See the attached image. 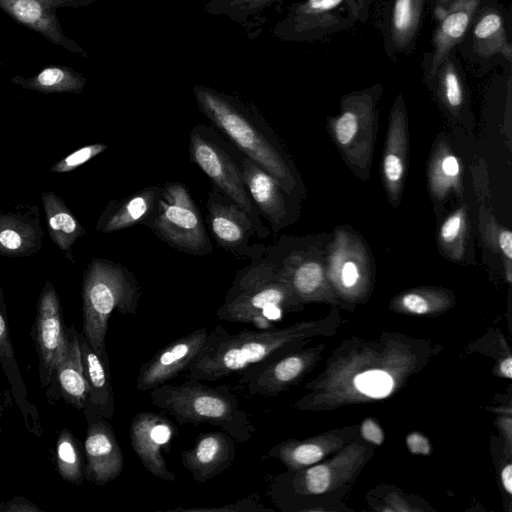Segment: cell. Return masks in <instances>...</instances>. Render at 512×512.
I'll return each mask as SVG.
<instances>
[{
	"label": "cell",
	"mask_w": 512,
	"mask_h": 512,
	"mask_svg": "<svg viewBox=\"0 0 512 512\" xmlns=\"http://www.w3.org/2000/svg\"><path fill=\"white\" fill-rule=\"evenodd\" d=\"M193 93L198 109L226 140L290 194H299V176L284 145L253 103L203 84H195Z\"/></svg>",
	"instance_id": "obj_1"
},
{
	"label": "cell",
	"mask_w": 512,
	"mask_h": 512,
	"mask_svg": "<svg viewBox=\"0 0 512 512\" xmlns=\"http://www.w3.org/2000/svg\"><path fill=\"white\" fill-rule=\"evenodd\" d=\"M323 323L306 321L264 331L242 330L232 334L215 325L206 342L191 361L187 371L190 378L217 381L257 365L271 362L300 349L307 340L320 334Z\"/></svg>",
	"instance_id": "obj_2"
},
{
	"label": "cell",
	"mask_w": 512,
	"mask_h": 512,
	"mask_svg": "<svg viewBox=\"0 0 512 512\" xmlns=\"http://www.w3.org/2000/svg\"><path fill=\"white\" fill-rule=\"evenodd\" d=\"M150 402L180 425H214L240 443L250 441L256 431L227 385L210 387L194 378L178 385L165 383L151 390Z\"/></svg>",
	"instance_id": "obj_3"
},
{
	"label": "cell",
	"mask_w": 512,
	"mask_h": 512,
	"mask_svg": "<svg viewBox=\"0 0 512 512\" xmlns=\"http://www.w3.org/2000/svg\"><path fill=\"white\" fill-rule=\"evenodd\" d=\"M301 302L265 255L238 270L216 315L221 320L267 327Z\"/></svg>",
	"instance_id": "obj_4"
},
{
	"label": "cell",
	"mask_w": 512,
	"mask_h": 512,
	"mask_svg": "<svg viewBox=\"0 0 512 512\" xmlns=\"http://www.w3.org/2000/svg\"><path fill=\"white\" fill-rule=\"evenodd\" d=\"M141 297V286L134 274L104 258H92L82 281L83 335L109 365L105 338L111 314H135Z\"/></svg>",
	"instance_id": "obj_5"
},
{
	"label": "cell",
	"mask_w": 512,
	"mask_h": 512,
	"mask_svg": "<svg viewBox=\"0 0 512 512\" xmlns=\"http://www.w3.org/2000/svg\"><path fill=\"white\" fill-rule=\"evenodd\" d=\"M190 159L206 174L212 186L237 203L251 218L258 238L270 235L246 189L238 161V149L211 126L198 124L189 135Z\"/></svg>",
	"instance_id": "obj_6"
},
{
	"label": "cell",
	"mask_w": 512,
	"mask_h": 512,
	"mask_svg": "<svg viewBox=\"0 0 512 512\" xmlns=\"http://www.w3.org/2000/svg\"><path fill=\"white\" fill-rule=\"evenodd\" d=\"M146 227L182 253L205 256L213 250L201 211L180 182H167L161 187L156 211Z\"/></svg>",
	"instance_id": "obj_7"
},
{
	"label": "cell",
	"mask_w": 512,
	"mask_h": 512,
	"mask_svg": "<svg viewBox=\"0 0 512 512\" xmlns=\"http://www.w3.org/2000/svg\"><path fill=\"white\" fill-rule=\"evenodd\" d=\"M356 21L350 0H302L292 3L272 30L288 42H313L350 29Z\"/></svg>",
	"instance_id": "obj_8"
},
{
	"label": "cell",
	"mask_w": 512,
	"mask_h": 512,
	"mask_svg": "<svg viewBox=\"0 0 512 512\" xmlns=\"http://www.w3.org/2000/svg\"><path fill=\"white\" fill-rule=\"evenodd\" d=\"M207 223L219 248L250 261L265 255L266 246L251 243L258 237L249 215L231 198L214 186L208 192Z\"/></svg>",
	"instance_id": "obj_9"
},
{
	"label": "cell",
	"mask_w": 512,
	"mask_h": 512,
	"mask_svg": "<svg viewBox=\"0 0 512 512\" xmlns=\"http://www.w3.org/2000/svg\"><path fill=\"white\" fill-rule=\"evenodd\" d=\"M364 446L353 443L334 458L277 476L269 494L290 491L296 496L319 495L335 489L358 471L366 455Z\"/></svg>",
	"instance_id": "obj_10"
},
{
	"label": "cell",
	"mask_w": 512,
	"mask_h": 512,
	"mask_svg": "<svg viewBox=\"0 0 512 512\" xmlns=\"http://www.w3.org/2000/svg\"><path fill=\"white\" fill-rule=\"evenodd\" d=\"M96 0H0V9L14 21L45 37L71 53L89 57L88 52L62 30L56 11L79 9Z\"/></svg>",
	"instance_id": "obj_11"
},
{
	"label": "cell",
	"mask_w": 512,
	"mask_h": 512,
	"mask_svg": "<svg viewBox=\"0 0 512 512\" xmlns=\"http://www.w3.org/2000/svg\"><path fill=\"white\" fill-rule=\"evenodd\" d=\"M322 346L297 349L271 362L250 367L240 373L238 383L249 394L275 397L297 384L318 361Z\"/></svg>",
	"instance_id": "obj_12"
},
{
	"label": "cell",
	"mask_w": 512,
	"mask_h": 512,
	"mask_svg": "<svg viewBox=\"0 0 512 512\" xmlns=\"http://www.w3.org/2000/svg\"><path fill=\"white\" fill-rule=\"evenodd\" d=\"M237 157L246 189L261 217L274 232L291 224L297 217L294 195L239 150Z\"/></svg>",
	"instance_id": "obj_13"
},
{
	"label": "cell",
	"mask_w": 512,
	"mask_h": 512,
	"mask_svg": "<svg viewBox=\"0 0 512 512\" xmlns=\"http://www.w3.org/2000/svg\"><path fill=\"white\" fill-rule=\"evenodd\" d=\"M176 428L164 416L154 412H140L131 421V446L145 469L153 476L173 482L176 475L166 464L164 454L171 451Z\"/></svg>",
	"instance_id": "obj_14"
},
{
	"label": "cell",
	"mask_w": 512,
	"mask_h": 512,
	"mask_svg": "<svg viewBox=\"0 0 512 512\" xmlns=\"http://www.w3.org/2000/svg\"><path fill=\"white\" fill-rule=\"evenodd\" d=\"M35 339L42 385H48L68 344L58 294L51 281L44 285L37 303Z\"/></svg>",
	"instance_id": "obj_15"
},
{
	"label": "cell",
	"mask_w": 512,
	"mask_h": 512,
	"mask_svg": "<svg viewBox=\"0 0 512 512\" xmlns=\"http://www.w3.org/2000/svg\"><path fill=\"white\" fill-rule=\"evenodd\" d=\"M85 408L88 420L84 443L87 460L85 473L89 481L104 485L122 473L124 456L107 419L91 407Z\"/></svg>",
	"instance_id": "obj_16"
},
{
	"label": "cell",
	"mask_w": 512,
	"mask_h": 512,
	"mask_svg": "<svg viewBox=\"0 0 512 512\" xmlns=\"http://www.w3.org/2000/svg\"><path fill=\"white\" fill-rule=\"evenodd\" d=\"M207 336V329L201 327L158 350L150 360L140 366L136 380L137 390H152L187 370L203 348Z\"/></svg>",
	"instance_id": "obj_17"
},
{
	"label": "cell",
	"mask_w": 512,
	"mask_h": 512,
	"mask_svg": "<svg viewBox=\"0 0 512 512\" xmlns=\"http://www.w3.org/2000/svg\"><path fill=\"white\" fill-rule=\"evenodd\" d=\"M483 0H452L431 38L432 50L424 54L423 80L432 78L444 59L464 42Z\"/></svg>",
	"instance_id": "obj_18"
},
{
	"label": "cell",
	"mask_w": 512,
	"mask_h": 512,
	"mask_svg": "<svg viewBox=\"0 0 512 512\" xmlns=\"http://www.w3.org/2000/svg\"><path fill=\"white\" fill-rule=\"evenodd\" d=\"M237 441L224 431L200 434L194 446L181 453L182 465L196 482H206L223 473L234 462Z\"/></svg>",
	"instance_id": "obj_19"
},
{
	"label": "cell",
	"mask_w": 512,
	"mask_h": 512,
	"mask_svg": "<svg viewBox=\"0 0 512 512\" xmlns=\"http://www.w3.org/2000/svg\"><path fill=\"white\" fill-rule=\"evenodd\" d=\"M44 230L35 205H17L0 212V255L27 257L42 247Z\"/></svg>",
	"instance_id": "obj_20"
},
{
	"label": "cell",
	"mask_w": 512,
	"mask_h": 512,
	"mask_svg": "<svg viewBox=\"0 0 512 512\" xmlns=\"http://www.w3.org/2000/svg\"><path fill=\"white\" fill-rule=\"evenodd\" d=\"M472 54L478 59L500 55L510 65L512 44L504 9L495 0H483L469 28Z\"/></svg>",
	"instance_id": "obj_21"
},
{
	"label": "cell",
	"mask_w": 512,
	"mask_h": 512,
	"mask_svg": "<svg viewBox=\"0 0 512 512\" xmlns=\"http://www.w3.org/2000/svg\"><path fill=\"white\" fill-rule=\"evenodd\" d=\"M427 0H390L383 21V47L390 58L412 52Z\"/></svg>",
	"instance_id": "obj_22"
},
{
	"label": "cell",
	"mask_w": 512,
	"mask_h": 512,
	"mask_svg": "<svg viewBox=\"0 0 512 512\" xmlns=\"http://www.w3.org/2000/svg\"><path fill=\"white\" fill-rule=\"evenodd\" d=\"M160 193L161 187L156 185L145 187L120 200H110L95 229L107 234L140 224L146 226L156 211Z\"/></svg>",
	"instance_id": "obj_23"
},
{
	"label": "cell",
	"mask_w": 512,
	"mask_h": 512,
	"mask_svg": "<svg viewBox=\"0 0 512 512\" xmlns=\"http://www.w3.org/2000/svg\"><path fill=\"white\" fill-rule=\"evenodd\" d=\"M361 371L353 368L344 376H333L332 380L344 378L345 399H382L389 396L400 383V370H392L391 360H368Z\"/></svg>",
	"instance_id": "obj_24"
},
{
	"label": "cell",
	"mask_w": 512,
	"mask_h": 512,
	"mask_svg": "<svg viewBox=\"0 0 512 512\" xmlns=\"http://www.w3.org/2000/svg\"><path fill=\"white\" fill-rule=\"evenodd\" d=\"M0 364L10 384L14 399L22 412L25 424L30 432L41 431L36 408L30 404L27 390L21 377L19 366L12 347L3 290L0 285Z\"/></svg>",
	"instance_id": "obj_25"
},
{
	"label": "cell",
	"mask_w": 512,
	"mask_h": 512,
	"mask_svg": "<svg viewBox=\"0 0 512 512\" xmlns=\"http://www.w3.org/2000/svg\"><path fill=\"white\" fill-rule=\"evenodd\" d=\"M79 343L88 383L89 396L86 406L94 409L106 419L113 418L115 398L110 380L109 365L93 350L83 334L79 335Z\"/></svg>",
	"instance_id": "obj_26"
},
{
	"label": "cell",
	"mask_w": 512,
	"mask_h": 512,
	"mask_svg": "<svg viewBox=\"0 0 512 512\" xmlns=\"http://www.w3.org/2000/svg\"><path fill=\"white\" fill-rule=\"evenodd\" d=\"M48 234L53 243L71 262H75L72 252L75 242L86 235L85 227L78 221L67 204L56 193L46 191L41 194Z\"/></svg>",
	"instance_id": "obj_27"
},
{
	"label": "cell",
	"mask_w": 512,
	"mask_h": 512,
	"mask_svg": "<svg viewBox=\"0 0 512 512\" xmlns=\"http://www.w3.org/2000/svg\"><path fill=\"white\" fill-rule=\"evenodd\" d=\"M59 386L67 401L77 409L85 408L89 388L84 373L79 334L72 326L68 328L67 348L58 362L55 372Z\"/></svg>",
	"instance_id": "obj_28"
},
{
	"label": "cell",
	"mask_w": 512,
	"mask_h": 512,
	"mask_svg": "<svg viewBox=\"0 0 512 512\" xmlns=\"http://www.w3.org/2000/svg\"><path fill=\"white\" fill-rule=\"evenodd\" d=\"M342 444V439L334 435H320L305 440L290 439L273 446L267 456L278 459L288 470H298L316 464Z\"/></svg>",
	"instance_id": "obj_29"
},
{
	"label": "cell",
	"mask_w": 512,
	"mask_h": 512,
	"mask_svg": "<svg viewBox=\"0 0 512 512\" xmlns=\"http://www.w3.org/2000/svg\"><path fill=\"white\" fill-rule=\"evenodd\" d=\"M390 130L383 160V173L391 193L398 190L405 173V106L398 95L390 117Z\"/></svg>",
	"instance_id": "obj_30"
},
{
	"label": "cell",
	"mask_w": 512,
	"mask_h": 512,
	"mask_svg": "<svg viewBox=\"0 0 512 512\" xmlns=\"http://www.w3.org/2000/svg\"><path fill=\"white\" fill-rule=\"evenodd\" d=\"M12 84L24 89L44 94L73 93L80 94L87 80L80 73L66 65L47 66L30 78L15 75L10 79Z\"/></svg>",
	"instance_id": "obj_31"
},
{
	"label": "cell",
	"mask_w": 512,
	"mask_h": 512,
	"mask_svg": "<svg viewBox=\"0 0 512 512\" xmlns=\"http://www.w3.org/2000/svg\"><path fill=\"white\" fill-rule=\"evenodd\" d=\"M425 83L435 91L449 111L458 113L463 110L466 103V82L454 51L449 53L435 75Z\"/></svg>",
	"instance_id": "obj_32"
},
{
	"label": "cell",
	"mask_w": 512,
	"mask_h": 512,
	"mask_svg": "<svg viewBox=\"0 0 512 512\" xmlns=\"http://www.w3.org/2000/svg\"><path fill=\"white\" fill-rule=\"evenodd\" d=\"M284 0H208L203 5L205 14L226 16L244 25L248 18Z\"/></svg>",
	"instance_id": "obj_33"
},
{
	"label": "cell",
	"mask_w": 512,
	"mask_h": 512,
	"mask_svg": "<svg viewBox=\"0 0 512 512\" xmlns=\"http://www.w3.org/2000/svg\"><path fill=\"white\" fill-rule=\"evenodd\" d=\"M57 468L63 479L72 484H81L83 481L82 460L74 436L63 430L58 436L56 445Z\"/></svg>",
	"instance_id": "obj_34"
},
{
	"label": "cell",
	"mask_w": 512,
	"mask_h": 512,
	"mask_svg": "<svg viewBox=\"0 0 512 512\" xmlns=\"http://www.w3.org/2000/svg\"><path fill=\"white\" fill-rule=\"evenodd\" d=\"M449 298L446 294L432 289L408 291L400 295L394 306L401 312L425 315L448 308Z\"/></svg>",
	"instance_id": "obj_35"
},
{
	"label": "cell",
	"mask_w": 512,
	"mask_h": 512,
	"mask_svg": "<svg viewBox=\"0 0 512 512\" xmlns=\"http://www.w3.org/2000/svg\"><path fill=\"white\" fill-rule=\"evenodd\" d=\"M361 268L359 260L354 256L339 252L332 260L331 277L340 290L352 294L358 291L362 284Z\"/></svg>",
	"instance_id": "obj_36"
},
{
	"label": "cell",
	"mask_w": 512,
	"mask_h": 512,
	"mask_svg": "<svg viewBox=\"0 0 512 512\" xmlns=\"http://www.w3.org/2000/svg\"><path fill=\"white\" fill-rule=\"evenodd\" d=\"M465 232L466 212L464 208L449 215L440 228V242L454 258H459L462 254L461 244L464 241Z\"/></svg>",
	"instance_id": "obj_37"
},
{
	"label": "cell",
	"mask_w": 512,
	"mask_h": 512,
	"mask_svg": "<svg viewBox=\"0 0 512 512\" xmlns=\"http://www.w3.org/2000/svg\"><path fill=\"white\" fill-rule=\"evenodd\" d=\"M460 178V164L453 154H444L433 164L431 185L433 191L442 196L451 187H455Z\"/></svg>",
	"instance_id": "obj_38"
},
{
	"label": "cell",
	"mask_w": 512,
	"mask_h": 512,
	"mask_svg": "<svg viewBox=\"0 0 512 512\" xmlns=\"http://www.w3.org/2000/svg\"><path fill=\"white\" fill-rule=\"evenodd\" d=\"M107 148V145L102 143L83 146L54 163L51 166L50 171L53 173H66L73 171L107 150Z\"/></svg>",
	"instance_id": "obj_39"
},
{
	"label": "cell",
	"mask_w": 512,
	"mask_h": 512,
	"mask_svg": "<svg viewBox=\"0 0 512 512\" xmlns=\"http://www.w3.org/2000/svg\"><path fill=\"white\" fill-rule=\"evenodd\" d=\"M271 511L266 508L261 502L258 494L254 493L251 495H247L245 498L238 500L235 503L217 506V507H193V508H183L177 507L172 509L171 511H183V512H237V511H249V512H264Z\"/></svg>",
	"instance_id": "obj_40"
},
{
	"label": "cell",
	"mask_w": 512,
	"mask_h": 512,
	"mask_svg": "<svg viewBox=\"0 0 512 512\" xmlns=\"http://www.w3.org/2000/svg\"><path fill=\"white\" fill-rule=\"evenodd\" d=\"M362 437L375 445H381L384 441V433L380 426L371 418H367L361 425Z\"/></svg>",
	"instance_id": "obj_41"
},
{
	"label": "cell",
	"mask_w": 512,
	"mask_h": 512,
	"mask_svg": "<svg viewBox=\"0 0 512 512\" xmlns=\"http://www.w3.org/2000/svg\"><path fill=\"white\" fill-rule=\"evenodd\" d=\"M406 444L413 454L428 455L431 452L428 439L419 432L410 433L406 438Z\"/></svg>",
	"instance_id": "obj_42"
},
{
	"label": "cell",
	"mask_w": 512,
	"mask_h": 512,
	"mask_svg": "<svg viewBox=\"0 0 512 512\" xmlns=\"http://www.w3.org/2000/svg\"><path fill=\"white\" fill-rule=\"evenodd\" d=\"M1 511L5 512H39L40 509L33 503L28 502L23 498H14L0 507Z\"/></svg>",
	"instance_id": "obj_43"
},
{
	"label": "cell",
	"mask_w": 512,
	"mask_h": 512,
	"mask_svg": "<svg viewBox=\"0 0 512 512\" xmlns=\"http://www.w3.org/2000/svg\"><path fill=\"white\" fill-rule=\"evenodd\" d=\"M497 245L508 261L512 259V233L509 229H502L497 235Z\"/></svg>",
	"instance_id": "obj_44"
},
{
	"label": "cell",
	"mask_w": 512,
	"mask_h": 512,
	"mask_svg": "<svg viewBox=\"0 0 512 512\" xmlns=\"http://www.w3.org/2000/svg\"><path fill=\"white\" fill-rule=\"evenodd\" d=\"M372 0H350L356 21L365 23L369 17Z\"/></svg>",
	"instance_id": "obj_45"
},
{
	"label": "cell",
	"mask_w": 512,
	"mask_h": 512,
	"mask_svg": "<svg viewBox=\"0 0 512 512\" xmlns=\"http://www.w3.org/2000/svg\"><path fill=\"white\" fill-rule=\"evenodd\" d=\"M452 0H432V13L435 19L441 18Z\"/></svg>",
	"instance_id": "obj_46"
},
{
	"label": "cell",
	"mask_w": 512,
	"mask_h": 512,
	"mask_svg": "<svg viewBox=\"0 0 512 512\" xmlns=\"http://www.w3.org/2000/svg\"><path fill=\"white\" fill-rule=\"evenodd\" d=\"M501 481L508 494H512V465H506L501 472Z\"/></svg>",
	"instance_id": "obj_47"
},
{
	"label": "cell",
	"mask_w": 512,
	"mask_h": 512,
	"mask_svg": "<svg viewBox=\"0 0 512 512\" xmlns=\"http://www.w3.org/2000/svg\"><path fill=\"white\" fill-rule=\"evenodd\" d=\"M502 376L510 379L512 377V358L508 356L503 359L499 366Z\"/></svg>",
	"instance_id": "obj_48"
},
{
	"label": "cell",
	"mask_w": 512,
	"mask_h": 512,
	"mask_svg": "<svg viewBox=\"0 0 512 512\" xmlns=\"http://www.w3.org/2000/svg\"><path fill=\"white\" fill-rule=\"evenodd\" d=\"M0 418H1V406H0ZM0 434H1V428H0Z\"/></svg>",
	"instance_id": "obj_49"
}]
</instances>
